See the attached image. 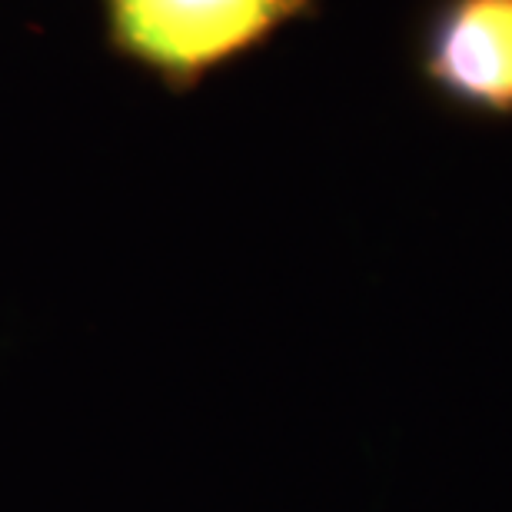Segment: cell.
Segmentation results:
<instances>
[{
	"instance_id": "cell-2",
	"label": "cell",
	"mask_w": 512,
	"mask_h": 512,
	"mask_svg": "<svg viewBox=\"0 0 512 512\" xmlns=\"http://www.w3.org/2000/svg\"><path fill=\"white\" fill-rule=\"evenodd\" d=\"M419 84L459 117L512 120V0H429L413 34Z\"/></svg>"
},
{
	"instance_id": "cell-1",
	"label": "cell",
	"mask_w": 512,
	"mask_h": 512,
	"mask_svg": "<svg viewBox=\"0 0 512 512\" xmlns=\"http://www.w3.org/2000/svg\"><path fill=\"white\" fill-rule=\"evenodd\" d=\"M110 50L173 94L256 54L323 0H100Z\"/></svg>"
}]
</instances>
